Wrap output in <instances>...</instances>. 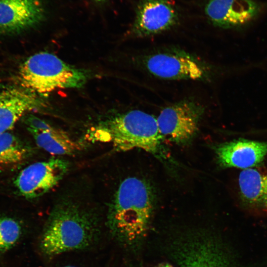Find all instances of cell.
Masks as SVG:
<instances>
[{
    "instance_id": "4",
    "label": "cell",
    "mask_w": 267,
    "mask_h": 267,
    "mask_svg": "<svg viewBox=\"0 0 267 267\" xmlns=\"http://www.w3.org/2000/svg\"><path fill=\"white\" fill-rule=\"evenodd\" d=\"M16 78L22 88L37 95H45L58 89L81 88L88 75L54 54L41 52L30 56L20 66Z\"/></svg>"
},
{
    "instance_id": "18",
    "label": "cell",
    "mask_w": 267,
    "mask_h": 267,
    "mask_svg": "<svg viewBox=\"0 0 267 267\" xmlns=\"http://www.w3.org/2000/svg\"><path fill=\"white\" fill-rule=\"evenodd\" d=\"M23 118L24 123L27 126V128L39 131H46L53 128L45 121L32 114L25 115Z\"/></svg>"
},
{
    "instance_id": "11",
    "label": "cell",
    "mask_w": 267,
    "mask_h": 267,
    "mask_svg": "<svg viewBox=\"0 0 267 267\" xmlns=\"http://www.w3.org/2000/svg\"><path fill=\"white\" fill-rule=\"evenodd\" d=\"M218 164L222 168L247 169L260 164L267 155V141L239 138L213 147Z\"/></svg>"
},
{
    "instance_id": "3",
    "label": "cell",
    "mask_w": 267,
    "mask_h": 267,
    "mask_svg": "<svg viewBox=\"0 0 267 267\" xmlns=\"http://www.w3.org/2000/svg\"><path fill=\"white\" fill-rule=\"evenodd\" d=\"M91 140L109 142L118 152L142 149L158 158H166L164 137L154 116L133 110L101 122L89 133Z\"/></svg>"
},
{
    "instance_id": "12",
    "label": "cell",
    "mask_w": 267,
    "mask_h": 267,
    "mask_svg": "<svg viewBox=\"0 0 267 267\" xmlns=\"http://www.w3.org/2000/svg\"><path fill=\"white\" fill-rule=\"evenodd\" d=\"M204 9L215 26L229 29L252 21L259 14L261 7L255 0H207Z\"/></svg>"
},
{
    "instance_id": "10",
    "label": "cell",
    "mask_w": 267,
    "mask_h": 267,
    "mask_svg": "<svg viewBox=\"0 0 267 267\" xmlns=\"http://www.w3.org/2000/svg\"><path fill=\"white\" fill-rule=\"evenodd\" d=\"M178 20V14L169 0H140L136 10L132 33L145 37L171 29Z\"/></svg>"
},
{
    "instance_id": "15",
    "label": "cell",
    "mask_w": 267,
    "mask_h": 267,
    "mask_svg": "<svg viewBox=\"0 0 267 267\" xmlns=\"http://www.w3.org/2000/svg\"><path fill=\"white\" fill-rule=\"evenodd\" d=\"M27 129L37 145L51 154L71 155L81 148L80 144L61 130L53 127L46 131Z\"/></svg>"
},
{
    "instance_id": "7",
    "label": "cell",
    "mask_w": 267,
    "mask_h": 267,
    "mask_svg": "<svg viewBox=\"0 0 267 267\" xmlns=\"http://www.w3.org/2000/svg\"><path fill=\"white\" fill-rule=\"evenodd\" d=\"M69 164L59 158L33 163L23 169L14 184L27 198L42 196L55 187L68 171Z\"/></svg>"
},
{
    "instance_id": "19",
    "label": "cell",
    "mask_w": 267,
    "mask_h": 267,
    "mask_svg": "<svg viewBox=\"0 0 267 267\" xmlns=\"http://www.w3.org/2000/svg\"><path fill=\"white\" fill-rule=\"evenodd\" d=\"M109 0H92L96 4H104Z\"/></svg>"
},
{
    "instance_id": "17",
    "label": "cell",
    "mask_w": 267,
    "mask_h": 267,
    "mask_svg": "<svg viewBox=\"0 0 267 267\" xmlns=\"http://www.w3.org/2000/svg\"><path fill=\"white\" fill-rule=\"evenodd\" d=\"M21 227L15 220L0 216V252L9 250L20 238Z\"/></svg>"
},
{
    "instance_id": "20",
    "label": "cell",
    "mask_w": 267,
    "mask_h": 267,
    "mask_svg": "<svg viewBox=\"0 0 267 267\" xmlns=\"http://www.w3.org/2000/svg\"><path fill=\"white\" fill-rule=\"evenodd\" d=\"M252 133H267V129L263 130H260V131H252Z\"/></svg>"
},
{
    "instance_id": "13",
    "label": "cell",
    "mask_w": 267,
    "mask_h": 267,
    "mask_svg": "<svg viewBox=\"0 0 267 267\" xmlns=\"http://www.w3.org/2000/svg\"><path fill=\"white\" fill-rule=\"evenodd\" d=\"M44 103L35 93L21 87L0 89V134L9 132L26 113L41 109Z\"/></svg>"
},
{
    "instance_id": "21",
    "label": "cell",
    "mask_w": 267,
    "mask_h": 267,
    "mask_svg": "<svg viewBox=\"0 0 267 267\" xmlns=\"http://www.w3.org/2000/svg\"><path fill=\"white\" fill-rule=\"evenodd\" d=\"M77 267L74 266L68 265V266H63V267Z\"/></svg>"
},
{
    "instance_id": "5",
    "label": "cell",
    "mask_w": 267,
    "mask_h": 267,
    "mask_svg": "<svg viewBox=\"0 0 267 267\" xmlns=\"http://www.w3.org/2000/svg\"><path fill=\"white\" fill-rule=\"evenodd\" d=\"M174 243L172 254L178 267H261L241 263L222 240L211 234H187Z\"/></svg>"
},
{
    "instance_id": "8",
    "label": "cell",
    "mask_w": 267,
    "mask_h": 267,
    "mask_svg": "<svg viewBox=\"0 0 267 267\" xmlns=\"http://www.w3.org/2000/svg\"><path fill=\"white\" fill-rule=\"evenodd\" d=\"M48 14L44 0H0V35H14L34 28Z\"/></svg>"
},
{
    "instance_id": "9",
    "label": "cell",
    "mask_w": 267,
    "mask_h": 267,
    "mask_svg": "<svg viewBox=\"0 0 267 267\" xmlns=\"http://www.w3.org/2000/svg\"><path fill=\"white\" fill-rule=\"evenodd\" d=\"M144 64L150 73L164 79L198 80L207 75L203 66L184 52L172 51L152 54L145 57Z\"/></svg>"
},
{
    "instance_id": "16",
    "label": "cell",
    "mask_w": 267,
    "mask_h": 267,
    "mask_svg": "<svg viewBox=\"0 0 267 267\" xmlns=\"http://www.w3.org/2000/svg\"><path fill=\"white\" fill-rule=\"evenodd\" d=\"M27 149L13 134L7 132L0 134V165L12 166L22 162Z\"/></svg>"
},
{
    "instance_id": "1",
    "label": "cell",
    "mask_w": 267,
    "mask_h": 267,
    "mask_svg": "<svg viewBox=\"0 0 267 267\" xmlns=\"http://www.w3.org/2000/svg\"><path fill=\"white\" fill-rule=\"evenodd\" d=\"M154 199L151 186L136 177L125 179L109 205L106 224L112 237L132 246L147 233L152 218Z\"/></svg>"
},
{
    "instance_id": "6",
    "label": "cell",
    "mask_w": 267,
    "mask_h": 267,
    "mask_svg": "<svg viewBox=\"0 0 267 267\" xmlns=\"http://www.w3.org/2000/svg\"><path fill=\"white\" fill-rule=\"evenodd\" d=\"M204 109L197 102L185 100L163 109L157 118L160 131L178 144L190 141L198 130Z\"/></svg>"
},
{
    "instance_id": "2",
    "label": "cell",
    "mask_w": 267,
    "mask_h": 267,
    "mask_svg": "<svg viewBox=\"0 0 267 267\" xmlns=\"http://www.w3.org/2000/svg\"><path fill=\"white\" fill-rule=\"evenodd\" d=\"M100 235L97 217L71 202L59 204L50 212L42 231L39 248L45 257L86 249Z\"/></svg>"
},
{
    "instance_id": "14",
    "label": "cell",
    "mask_w": 267,
    "mask_h": 267,
    "mask_svg": "<svg viewBox=\"0 0 267 267\" xmlns=\"http://www.w3.org/2000/svg\"><path fill=\"white\" fill-rule=\"evenodd\" d=\"M238 185L244 208L254 214L267 215V169L242 170L239 175Z\"/></svg>"
}]
</instances>
